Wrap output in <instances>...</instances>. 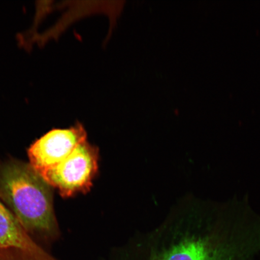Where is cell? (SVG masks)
<instances>
[{
  "label": "cell",
  "instance_id": "cell-1",
  "mask_svg": "<svg viewBox=\"0 0 260 260\" xmlns=\"http://www.w3.org/2000/svg\"><path fill=\"white\" fill-rule=\"evenodd\" d=\"M51 187L30 165L11 161L0 168V198L28 233H57Z\"/></svg>",
  "mask_w": 260,
  "mask_h": 260
},
{
  "label": "cell",
  "instance_id": "cell-2",
  "mask_svg": "<svg viewBox=\"0 0 260 260\" xmlns=\"http://www.w3.org/2000/svg\"><path fill=\"white\" fill-rule=\"evenodd\" d=\"M98 149L86 141L60 164L39 174L62 196L71 197L90 189L98 171Z\"/></svg>",
  "mask_w": 260,
  "mask_h": 260
},
{
  "label": "cell",
  "instance_id": "cell-3",
  "mask_svg": "<svg viewBox=\"0 0 260 260\" xmlns=\"http://www.w3.org/2000/svg\"><path fill=\"white\" fill-rule=\"evenodd\" d=\"M86 139V130L80 123L70 128L51 130L29 149L30 165L38 174L53 168Z\"/></svg>",
  "mask_w": 260,
  "mask_h": 260
},
{
  "label": "cell",
  "instance_id": "cell-4",
  "mask_svg": "<svg viewBox=\"0 0 260 260\" xmlns=\"http://www.w3.org/2000/svg\"><path fill=\"white\" fill-rule=\"evenodd\" d=\"M0 260H57L34 242L0 203Z\"/></svg>",
  "mask_w": 260,
  "mask_h": 260
}]
</instances>
